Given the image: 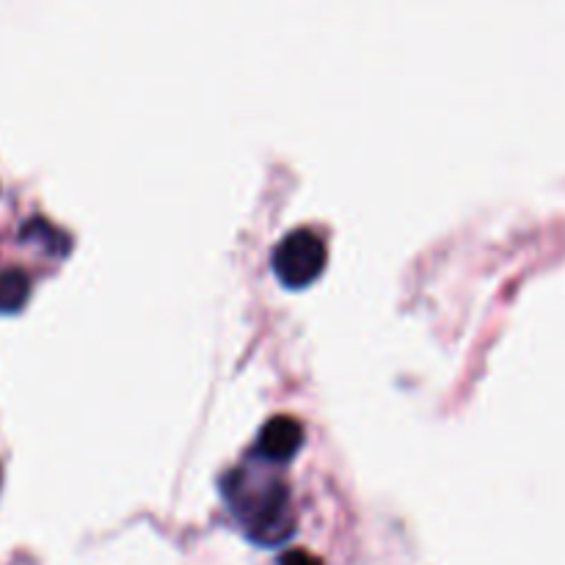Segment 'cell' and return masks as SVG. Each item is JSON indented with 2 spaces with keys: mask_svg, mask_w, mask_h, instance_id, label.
<instances>
[{
  "mask_svg": "<svg viewBox=\"0 0 565 565\" xmlns=\"http://www.w3.org/2000/svg\"><path fill=\"white\" fill-rule=\"evenodd\" d=\"M326 268V243L312 230H296L274 252V274L290 290L309 287Z\"/></svg>",
  "mask_w": 565,
  "mask_h": 565,
  "instance_id": "2",
  "label": "cell"
},
{
  "mask_svg": "<svg viewBox=\"0 0 565 565\" xmlns=\"http://www.w3.org/2000/svg\"><path fill=\"white\" fill-rule=\"evenodd\" d=\"M303 428L292 417H274L263 428L257 441L259 456L268 463H285L301 450Z\"/></svg>",
  "mask_w": 565,
  "mask_h": 565,
  "instance_id": "3",
  "label": "cell"
},
{
  "mask_svg": "<svg viewBox=\"0 0 565 565\" xmlns=\"http://www.w3.org/2000/svg\"><path fill=\"white\" fill-rule=\"evenodd\" d=\"M279 565H323V563H320L315 555H309V552L292 550V552H287L285 557H281Z\"/></svg>",
  "mask_w": 565,
  "mask_h": 565,
  "instance_id": "5",
  "label": "cell"
},
{
  "mask_svg": "<svg viewBox=\"0 0 565 565\" xmlns=\"http://www.w3.org/2000/svg\"><path fill=\"white\" fill-rule=\"evenodd\" d=\"M28 296H31V279L22 270L9 268L0 270V312L14 315L25 307Z\"/></svg>",
  "mask_w": 565,
  "mask_h": 565,
  "instance_id": "4",
  "label": "cell"
},
{
  "mask_svg": "<svg viewBox=\"0 0 565 565\" xmlns=\"http://www.w3.org/2000/svg\"><path fill=\"white\" fill-rule=\"evenodd\" d=\"M268 467L274 463L263 458V467L246 463V467L235 469L224 480V497L246 527L248 539L265 546H276L292 535V511L287 486Z\"/></svg>",
  "mask_w": 565,
  "mask_h": 565,
  "instance_id": "1",
  "label": "cell"
}]
</instances>
